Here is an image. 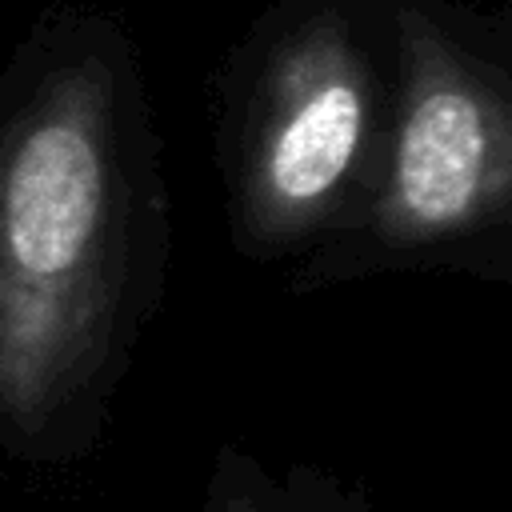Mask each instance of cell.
Here are the masks:
<instances>
[{"mask_svg":"<svg viewBox=\"0 0 512 512\" xmlns=\"http://www.w3.org/2000/svg\"><path fill=\"white\" fill-rule=\"evenodd\" d=\"M188 512H380L360 488L332 472L292 464L272 472L260 456L224 444L212 460L208 484Z\"/></svg>","mask_w":512,"mask_h":512,"instance_id":"277c9868","label":"cell"},{"mask_svg":"<svg viewBox=\"0 0 512 512\" xmlns=\"http://www.w3.org/2000/svg\"><path fill=\"white\" fill-rule=\"evenodd\" d=\"M172 212L132 32L52 8L0 68V452L84 460L160 312Z\"/></svg>","mask_w":512,"mask_h":512,"instance_id":"6da1fadb","label":"cell"},{"mask_svg":"<svg viewBox=\"0 0 512 512\" xmlns=\"http://www.w3.org/2000/svg\"><path fill=\"white\" fill-rule=\"evenodd\" d=\"M0 4H4V0H0Z\"/></svg>","mask_w":512,"mask_h":512,"instance_id":"5b68a950","label":"cell"},{"mask_svg":"<svg viewBox=\"0 0 512 512\" xmlns=\"http://www.w3.org/2000/svg\"><path fill=\"white\" fill-rule=\"evenodd\" d=\"M400 0H276L216 84L224 220L256 264L304 260L364 208L400 88Z\"/></svg>","mask_w":512,"mask_h":512,"instance_id":"7a4b0ae2","label":"cell"},{"mask_svg":"<svg viewBox=\"0 0 512 512\" xmlns=\"http://www.w3.org/2000/svg\"><path fill=\"white\" fill-rule=\"evenodd\" d=\"M400 88L356 220L296 260L292 292L392 272L508 276L512 40L460 0H400Z\"/></svg>","mask_w":512,"mask_h":512,"instance_id":"3957f363","label":"cell"}]
</instances>
